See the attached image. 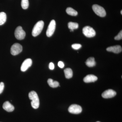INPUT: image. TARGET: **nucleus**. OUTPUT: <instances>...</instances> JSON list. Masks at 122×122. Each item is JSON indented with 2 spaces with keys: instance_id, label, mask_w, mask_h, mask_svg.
<instances>
[{
  "instance_id": "1",
  "label": "nucleus",
  "mask_w": 122,
  "mask_h": 122,
  "mask_svg": "<svg viewBox=\"0 0 122 122\" xmlns=\"http://www.w3.org/2000/svg\"><path fill=\"white\" fill-rule=\"evenodd\" d=\"M30 99L32 100L31 102V106L34 109L38 108L39 106V100L37 93L34 91L30 92L29 94Z\"/></svg>"
},
{
  "instance_id": "2",
  "label": "nucleus",
  "mask_w": 122,
  "mask_h": 122,
  "mask_svg": "<svg viewBox=\"0 0 122 122\" xmlns=\"http://www.w3.org/2000/svg\"><path fill=\"white\" fill-rule=\"evenodd\" d=\"M44 23L43 21H39L34 25L32 31V35L34 37L39 35L44 28Z\"/></svg>"
},
{
  "instance_id": "3",
  "label": "nucleus",
  "mask_w": 122,
  "mask_h": 122,
  "mask_svg": "<svg viewBox=\"0 0 122 122\" xmlns=\"http://www.w3.org/2000/svg\"><path fill=\"white\" fill-rule=\"evenodd\" d=\"M94 12L97 15L101 17H104L106 15L105 9L98 5H94L92 6Z\"/></svg>"
},
{
  "instance_id": "4",
  "label": "nucleus",
  "mask_w": 122,
  "mask_h": 122,
  "mask_svg": "<svg viewBox=\"0 0 122 122\" xmlns=\"http://www.w3.org/2000/svg\"><path fill=\"white\" fill-rule=\"evenodd\" d=\"M83 34L86 37H93L96 35V32L93 28L90 26L84 27L82 29Z\"/></svg>"
},
{
  "instance_id": "5",
  "label": "nucleus",
  "mask_w": 122,
  "mask_h": 122,
  "mask_svg": "<svg viewBox=\"0 0 122 122\" xmlns=\"http://www.w3.org/2000/svg\"><path fill=\"white\" fill-rule=\"evenodd\" d=\"M15 36L17 39L21 40L24 39L25 36V33L23 30L22 27L18 26L15 31Z\"/></svg>"
},
{
  "instance_id": "6",
  "label": "nucleus",
  "mask_w": 122,
  "mask_h": 122,
  "mask_svg": "<svg viewBox=\"0 0 122 122\" xmlns=\"http://www.w3.org/2000/svg\"><path fill=\"white\" fill-rule=\"evenodd\" d=\"M22 50V46L18 43H15L11 46V53L12 55H17L21 52Z\"/></svg>"
},
{
  "instance_id": "7",
  "label": "nucleus",
  "mask_w": 122,
  "mask_h": 122,
  "mask_svg": "<svg viewBox=\"0 0 122 122\" xmlns=\"http://www.w3.org/2000/svg\"><path fill=\"white\" fill-rule=\"evenodd\" d=\"M56 28V22L54 20L51 21L46 32V35L48 37H50L53 35Z\"/></svg>"
},
{
  "instance_id": "8",
  "label": "nucleus",
  "mask_w": 122,
  "mask_h": 122,
  "mask_svg": "<svg viewBox=\"0 0 122 122\" xmlns=\"http://www.w3.org/2000/svg\"><path fill=\"white\" fill-rule=\"evenodd\" d=\"M68 111L71 113L80 114L82 111V109L81 106L76 104L71 105L68 109Z\"/></svg>"
},
{
  "instance_id": "9",
  "label": "nucleus",
  "mask_w": 122,
  "mask_h": 122,
  "mask_svg": "<svg viewBox=\"0 0 122 122\" xmlns=\"http://www.w3.org/2000/svg\"><path fill=\"white\" fill-rule=\"evenodd\" d=\"M32 61L30 58L26 59L23 62L21 66V70L22 72H25L32 65Z\"/></svg>"
},
{
  "instance_id": "10",
  "label": "nucleus",
  "mask_w": 122,
  "mask_h": 122,
  "mask_svg": "<svg viewBox=\"0 0 122 122\" xmlns=\"http://www.w3.org/2000/svg\"><path fill=\"white\" fill-rule=\"evenodd\" d=\"M116 93L113 90L109 89L104 91L102 94V96L103 98H111L116 96Z\"/></svg>"
},
{
  "instance_id": "11",
  "label": "nucleus",
  "mask_w": 122,
  "mask_h": 122,
  "mask_svg": "<svg viewBox=\"0 0 122 122\" xmlns=\"http://www.w3.org/2000/svg\"><path fill=\"white\" fill-rule=\"evenodd\" d=\"M122 50V47L119 45L110 46L107 49V50L108 52H112L117 54L121 52Z\"/></svg>"
},
{
  "instance_id": "12",
  "label": "nucleus",
  "mask_w": 122,
  "mask_h": 122,
  "mask_svg": "<svg viewBox=\"0 0 122 122\" xmlns=\"http://www.w3.org/2000/svg\"><path fill=\"white\" fill-rule=\"evenodd\" d=\"M97 79V77L93 75H88L84 78L83 81L86 83H90L95 82Z\"/></svg>"
},
{
  "instance_id": "13",
  "label": "nucleus",
  "mask_w": 122,
  "mask_h": 122,
  "mask_svg": "<svg viewBox=\"0 0 122 122\" xmlns=\"http://www.w3.org/2000/svg\"><path fill=\"white\" fill-rule=\"evenodd\" d=\"M3 109L8 112H12L14 109V107L8 101L4 103L2 106Z\"/></svg>"
},
{
  "instance_id": "14",
  "label": "nucleus",
  "mask_w": 122,
  "mask_h": 122,
  "mask_svg": "<svg viewBox=\"0 0 122 122\" xmlns=\"http://www.w3.org/2000/svg\"><path fill=\"white\" fill-rule=\"evenodd\" d=\"M86 64L88 67H92L96 65V63L94 58L93 57H90L86 61Z\"/></svg>"
},
{
  "instance_id": "15",
  "label": "nucleus",
  "mask_w": 122,
  "mask_h": 122,
  "mask_svg": "<svg viewBox=\"0 0 122 122\" xmlns=\"http://www.w3.org/2000/svg\"><path fill=\"white\" fill-rule=\"evenodd\" d=\"M48 83L50 87L53 88L57 87L59 86V83L57 81H54L52 79H49L48 80Z\"/></svg>"
},
{
  "instance_id": "16",
  "label": "nucleus",
  "mask_w": 122,
  "mask_h": 122,
  "mask_svg": "<svg viewBox=\"0 0 122 122\" xmlns=\"http://www.w3.org/2000/svg\"><path fill=\"white\" fill-rule=\"evenodd\" d=\"M64 71L66 78L70 79L73 76V71L71 69L66 68L64 70Z\"/></svg>"
},
{
  "instance_id": "17",
  "label": "nucleus",
  "mask_w": 122,
  "mask_h": 122,
  "mask_svg": "<svg viewBox=\"0 0 122 122\" xmlns=\"http://www.w3.org/2000/svg\"><path fill=\"white\" fill-rule=\"evenodd\" d=\"M68 26L70 31H73L74 30L78 28V24L76 22H70L68 23Z\"/></svg>"
},
{
  "instance_id": "18",
  "label": "nucleus",
  "mask_w": 122,
  "mask_h": 122,
  "mask_svg": "<svg viewBox=\"0 0 122 122\" xmlns=\"http://www.w3.org/2000/svg\"><path fill=\"white\" fill-rule=\"evenodd\" d=\"M7 20L6 14L4 12L0 13V25H2L5 23Z\"/></svg>"
},
{
  "instance_id": "19",
  "label": "nucleus",
  "mask_w": 122,
  "mask_h": 122,
  "mask_svg": "<svg viewBox=\"0 0 122 122\" xmlns=\"http://www.w3.org/2000/svg\"><path fill=\"white\" fill-rule=\"evenodd\" d=\"M66 11L68 14L71 16H76L78 14L77 12L71 7H68L67 8Z\"/></svg>"
},
{
  "instance_id": "20",
  "label": "nucleus",
  "mask_w": 122,
  "mask_h": 122,
  "mask_svg": "<svg viewBox=\"0 0 122 122\" xmlns=\"http://www.w3.org/2000/svg\"><path fill=\"white\" fill-rule=\"evenodd\" d=\"M21 5L24 9H28L29 6V0H21Z\"/></svg>"
},
{
  "instance_id": "21",
  "label": "nucleus",
  "mask_w": 122,
  "mask_h": 122,
  "mask_svg": "<svg viewBox=\"0 0 122 122\" xmlns=\"http://www.w3.org/2000/svg\"><path fill=\"white\" fill-rule=\"evenodd\" d=\"M81 45L80 44H74L72 45V47L74 49L77 50L79 49L81 47Z\"/></svg>"
},
{
  "instance_id": "22",
  "label": "nucleus",
  "mask_w": 122,
  "mask_h": 122,
  "mask_svg": "<svg viewBox=\"0 0 122 122\" xmlns=\"http://www.w3.org/2000/svg\"><path fill=\"white\" fill-rule=\"evenodd\" d=\"M122 30L120 31L119 33L114 38V39L116 40H119L122 39Z\"/></svg>"
},
{
  "instance_id": "23",
  "label": "nucleus",
  "mask_w": 122,
  "mask_h": 122,
  "mask_svg": "<svg viewBox=\"0 0 122 122\" xmlns=\"http://www.w3.org/2000/svg\"><path fill=\"white\" fill-rule=\"evenodd\" d=\"M4 88V84L3 82L0 83V94L2 93Z\"/></svg>"
},
{
  "instance_id": "24",
  "label": "nucleus",
  "mask_w": 122,
  "mask_h": 122,
  "mask_svg": "<svg viewBox=\"0 0 122 122\" xmlns=\"http://www.w3.org/2000/svg\"><path fill=\"white\" fill-rule=\"evenodd\" d=\"M58 66L61 68H63L64 66H65L64 63L62 61H60L58 62Z\"/></svg>"
},
{
  "instance_id": "25",
  "label": "nucleus",
  "mask_w": 122,
  "mask_h": 122,
  "mask_svg": "<svg viewBox=\"0 0 122 122\" xmlns=\"http://www.w3.org/2000/svg\"><path fill=\"white\" fill-rule=\"evenodd\" d=\"M49 68L50 70H53L54 69V65L52 62H51L50 63L49 65Z\"/></svg>"
},
{
  "instance_id": "26",
  "label": "nucleus",
  "mask_w": 122,
  "mask_h": 122,
  "mask_svg": "<svg viewBox=\"0 0 122 122\" xmlns=\"http://www.w3.org/2000/svg\"><path fill=\"white\" fill-rule=\"evenodd\" d=\"M121 14H122V10H121Z\"/></svg>"
},
{
  "instance_id": "27",
  "label": "nucleus",
  "mask_w": 122,
  "mask_h": 122,
  "mask_svg": "<svg viewBox=\"0 0 122 122\" xmlns=\"http://www.w3.org/2000/svg\"></svg>"
}]
</instances>
